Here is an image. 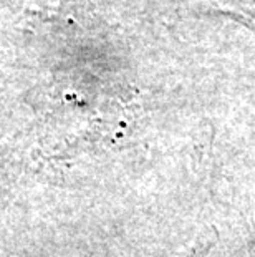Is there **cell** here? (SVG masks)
<instances>
[{"label":"cell","instance_id":"obj_1","mask_svg":"<svg viewBox=\"0 0 255 257\" xmlns=\"http://www.w3.org/2000/svg\"><path fill=\"white\" fill-rule=\"evenodd\" d=\"M252 257H255V240L252 242Z\"/></svg>","mask_w":255,"mask_h":257}]
</instances>
